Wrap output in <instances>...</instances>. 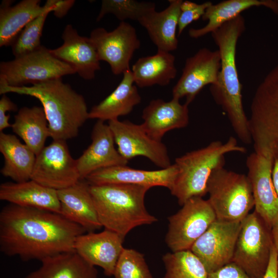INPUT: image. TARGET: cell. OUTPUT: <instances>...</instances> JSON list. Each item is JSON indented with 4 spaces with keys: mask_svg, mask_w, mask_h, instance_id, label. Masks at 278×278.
<instances>
[{
    "mask_svg": "<svg viewBox=\"0 0 278 278\" xmlns=\"http://www.w3.org/2000/svg\"><path fill=\"white\" fill-rule=\"evenodd\" d=\"M264 6L278 15V0H227L210 5L202 17L207 23L200 28H190L189 36L197 39L212 33L224 23L253 7Z\"/></svg>",
    "mask_w": 278,
    "mask_h": 278,
    "instance_id": "obj_28",
    "label": "cell"
},
{
    "mask_svg": "<svg viewBox=\"0 0 278 278\" xmlns=\"http://www.w3.org/2000/svg\"><path fill=\"white\" fill-rule=\"evenodd\" d=\"M124 240L116 233L107 229L99 233L89 232L77 237L74 250L89 263L102 268L106 275L111 276L124 248Z\"/></svg>",
    "mask_w": 278,
    "mask_h": 278,
    "instance_id": "obj_18",
    "label": "cell"
},
{
    "mask_svg": "<svg viewBox=\"0 0 278 278\" xmlns=\"http://www.w3.org/2000/svg\"><path fill=\"white\" fill-rule=\"evenodd\" d=\"M162 260L166 270L163 278H207L205 267L190 250L167 253Z\"/></svg>",
    "mask_w": 278,
    "mask_h": 278,
    "instance_id": "obj_32",
    "label": "cell"
},
{
    "mask_svg": "<svg viewBox=\"0 0 278 278\" xmlns=\"http://www.w3.org/2000/svg\"><path fill=\"white\" fill-rule=\"evenodd\" d=\"M4 1L0 8V47L11 46L23 29L31 21L53 8L50 0L41 6L40 0H23L14 6Z\"/></svg>",
    "mask_w": 278,
    "mask_h": 278,
    "instance_id": "obj_24",
    "label": "cell"
},
{
    "mask_svg": "<svg viewBox=\"0 0 278 278\" xmlns=\"http://www.w3.org/2000/svg\"><path fill=\"white\" fill-rule=\"evenodd\" d=\"M13 132L19 136L37 155L50 137L48 123L42 107H24L14 116Z\"/></svg>",
    "mask_w": 278,
    "mask_h": 278,
    "instance_id": "obj_31",
    "label": "cell"
},
{
    "mask_svg": "<svg viewBox=\"0 0 278 278\" xmlns=\"http://www.w3.org/2000/svg\"><path fill=\"white\" fill-rule=\"evenodd\" d=\"M246 151L245 147L238 145L235 137L231 136L224 143L214 141L176 158L178 174L170 190L171 195L181 206L192 198L203 197L207 194V183L212 172L223 167L224 155L230 152Z\"/></svg>",
    "mask_w": 278,
    "mask_h": 278,
    "instance_id": "obj_5",
    "label": "cell"
},
{
    "mask_svg": "<svg viewBox=\"0 0 278 278\" xmlns=\"http://www.w3.org/2000/svg\"><path fill=\"white\" fill-rule=\"evenodd\" d=\"M212 4L211 2L198 4L189 1H183L180 7L178 36H180L184 29L192 22L202 18L206 9Z\"/></svg>",
    "mask_w": 278,
    "mask_h": 278,
    "instance_id": "obj_36",
    "label": "cell"
},
{
    "mask_svg": "<svg viewBox=\"0 0 278 278\" xmlns=\"http://www.w3.org/2000/svg\"><path fill=\"white\" fill-rule=\"evenodd\" d=\"M0 152L4 158L2 175L15 182L31 180L36 155L13 134L0 132Z\"/></svg>",
    "mask_w": 278,
    "mask_h": 278,
    "instance_id": "obj_27",
    "label": "cell"
},
{
    "mask_svg": "<svg viewBox=\"0 0 278 278\" xmlns=\"http://www.w3.org/2000/svg\"><path fill=\"white\" fill-rule=\"evenodd\" d=\"M241 222L216 220L195 241L190 250L208 273L232 262Z\"/></svg>",
    "mask_w": 278,
    "mask_h": 278,
    "instance_id": "obj_14",
    "label": "cell"
},
{
    "mask_svg": "<svg viewBox=\"0 0 278 278\" xmlns=\"http://www.w3.org/2000/svg\"><path fill=\"white\" fill-rule=\"evenodd\" d=\"M115 89L99 103L92 108L89 119L105 121L118 119L129 114L141 101L131 70L125 72Z\"/></svg>",
    "mask_w": 278,
    "mask_h": 278,
    "instance_id": "obj_26",
    "label": "cell"
},
{
    "mask_svg": "<svg viewBox=\"0 0 278 278\" xmlns=\"http://www.w3.org/2000/svg\"><path fill=\"white\" fill-rule=\"evenodd\" d=\"M17 110L16 105L6 94H3L0 100V132L6 128L11 127V124L9 123L10 115H7V112L16 111Z\"/></svg>",
    "mask_w": 278,
    "mask_h": 278,
    "instance_id": "obj_38",
    "label": "cell"
},
{
    "mask_svg": "<svg viewBox=\"0 0 278 278\" xmlns=\"http://www.w3.org/2000/svg\"><path fill=\"white\" fill-rule=\"evenodd\" d=\"M207 200L219 220L241 222L254 206L247 176L223 167L211 173L207 183Z\"/></svg>",
    "mask_w": 278,
    "mask_h": 278,
    "instance_id": "obj_7",
    "label": "cell"
},
{
    "mask_svg": "<svg viewBox=\"0 0 278 278\" xmlns=\"http://www.w3.org/2000/svg\"><path fill=\"white\" fill-rule=\"evenodd\" d=\"M113 276L114 278H153L144 254L125 248L118 258Z\"/></svg>",
    "mask_w": 278,
    "mask_h": 278,
    "instance_id": "obj_35",
    "label": "cell"
},
{
    "mask_svg": "<svg viewBox=\"0 0 278 278\" xmlns=\"http://www.w3.org/2000/svg\"><path fill=\"white\" fill-rule=\"evenodd\" d=\"M86 230L61 215L10 203L0 212V250L23 260L43 259L74 252Z\"/></svg>",
    "mask_w": 278,
    "mask_h": 278,
    "instance_id": "obj_1",
    "label": "cell"
},
{
    "mask_svg": "<svg viewBox=\"0 0 278 278\" xmlns=\"http://www.w3.org/2000/svg\"><path fill=\"white\" fill-rule=\"evenodd\" d=\"M63 44L50 49L57 58L71 66L82 78L91 80L100 69L97 50L89 38L79 34L71 24L65 26L62 34Z\"/></svg>",
    "mask_w": 278,
    "mask_h": 278,
    "instance_id": "obj_20",
    "label": "cell"
},
{
    "mask_svg": "<svg viewBox=\"0 0 278 278\" xmlns=\"http://www.w3.org/2000/svg\"><path fill=\"white\" fill-rule=\"evenodd\" d=\"M131 72L138 87L167 85L177 74L175 57L169 52L158 50L154 55L138 59L132 65Z\"/></svg>",
    "mask_w": 278,
    "mask_h": 278,
    "instance_id": "obj_29",
    "label": "cell"
},
{
    "mask_svg": "<svg viewBox=\"0 0 278 278\" xmlns=\"http://www.w3.org/2000/svg\"><path fill=\"white\" fill-rule=\"evenodd\" d=\"M273 160L254 152L247 158L255 211L271 229L278 224V195L272 179Z\"/></svg>",
    "mask_w": 278,
    "mask_h": 278,
    "instance_id": "obj_16",
    "label": "cell"
},
{
    "mask_svg": "<svg viewBox=\"0 0 278 278\" xmlns=\"http://www.w3.org/2000/svg\"><path fill=\"white\" fill-rule=\"evenodd\" d=\"M8 93L30 96L41 103L53 140L71 139L89 119V111L83 96L62 78L50 80L31 86H10L0 84V94Z\"/></svg>",
    "mask_w": 278,
    "mask_h": 278,
    "instance_id": "obj_3",
    "label": "cell"
},
{
    "mask_svg": "<svg viewBox=\"0 0 278 278\" xmlns=\"http://www.w3.org/2000/svg\"><path fill=\"white\" fill-rule=\"evenodd\" d=\"M41 266L24 278H98L95 266L75 251L43 259Z\"/></svg>",
    "mask_w": 278,
    "mask_h": 278,
    "instance_id": "obj_30",
    "label": "cell"
},
{
    "mask_svg": "<svg viewBox=\"0 0 278 278\" xmlns=\"http://www.w3.org/2000/svg\"><path fill=\"white\" fill-rule=\"evenodd\" d=\"M207 278H252L243 269L231 262L214 271L208 273Z\"/></svg>",
    "mask_w": 278,
    "mask_h": 278,
    "instance_id": "obj_37",
    "label": "cell"
},
{
    "mask_svg": "<svg viewBox=\"0 0 278 278\" xmlns=\"http://www.w3.org/2000/svg\"><path fill=\"white\" fill-rule=\"evenodd\" d=\"M0 199L21 206L36 208L60 214L57 190L30 180L5 182L0 185Z\"/></svg>",
    "mask_w": 278,
    "mask_h": 278,
    "instance_id": "obj_23",
    "label": "cell"
},
{
    "mask_svg": "<svg viewBox=\"0 0 278 278\" xmlns=\"http://www.w3.org/2000/svg\"><path fill=\"white\" fill-rule=\"evenodd\" d=\"M277 253L274 245H273L270 256V259L268 268L264 278H277Z\"/></svg>",
    "mask_w": 278,
    "mask_h": 278,
    "instance_id": "obj_40",
    "label": "cell"
},
{
    "mask_svg": "<svg viewBox=\"0 0 278 278\" xmlns=\"http://www.w3.org/2000/svg\"><path fill=\"white\" fill-rule=\"evenodd\" d=\"M81 180L68 187L57 190L60 214L92 232L102 227L90 190V184Z\"/></svg>",
    "mask_w": 278,
    "mask_h": 278,
    "instance_id": "obj_22",
    "label": "cell"
},
{
    "mask_svg": "<svg viewBox=\"0 0 278 278\" xmlns=\"http://www.w3.org/2000/svg\"><path fill=\"white\" fill-rule=\"evenodd\" d=\"M76 73L67 63L56 57L41 45L29 53L0 63V84L22 86L62 78Z\"/></svg>",
    "mask_w": 278,
    "mask_h": 278,
    "instance_id": "obj_8",
    "label": "cell"
},
{
    "mask_svg": "<svg viewBox=\"0 0 278 278\" xmlns=\"http://www.w3.org/2000/svg\"><path fill=\"white\" fill-rule=\"evenodd\" d=\"M54 15L61 19L66 15L75 3L74 0H50Z\"/></svg>",
    "mask_w": 278,
    "mask_h": 278,
    "instance_id": "obj_39",
    "label": "cell"
},
{
    "mask_svg": "<svg viewBox=\"0 0 278 278\" xmlns=\"http://www.w3.org/2000/svg\"><path fill=\"white\" fill-rule=\"evenodd\" d=\"M245 28L244 18L240 14L211 33L220 52L221 67L218 82L211 85L210 92L216 102L226 113L238 138L250 144L252 140L249 119L243 107L242 86L236 64V45Z\"/></svg>",
    "mask_w": 278,
    "mask_h": 278,
    "instance_id": "obj_2",
    "label": "cell"
},
{
    "mask_svg": "<svg viewBox=\"0 0 278 278\" xmlns=\"http://www.w3.org/2000/svg\"><path fill=\"white\" fill-rule=\"evenodd\" d=\"M149 189L128 184L90 185L102 227L125 239L134 228L157 222V218L147 211L145 205V196Z\"/></svg>",
    "mask_w": 278,
    "mask_h": 278,
    "instance_id": "obj_4",
    "label": "cell"
},
{
    "mask_svg": "<svg viewBox=\"0 0 278 278\" xmlns=\"http://www.w3.org/2000/svg\"><path fill=\"white\" fill-rule=\"evenodd\" d=\"M53 10V8L46 11L30 22L20 32L11 45L14 57L35 50L42 45L41 37L44 24Z\"/></svg>",
    "mask_w": 278,
    "mask_h": 278,
    "instance_id": "obj_34",
    "label": "cell"
},
{
    "mask_svg": "<svg viewBox=\"0 0 278 278\" xmlns=\"http://www.w3.org/2000/svg\"><path fill=\"white\" fill-rule=\"evenodd\" d=\"M220 67L218 49H200L186 60L182 75L172 89V98L185 97L188 105L205 85L217 83Z\"/></svg>",
    "mask_w": 278,
    "mask_h": 278,
    "instance_id": "obj_15",
    "label": "cell"
},
{
    "mask_svg": "<svg viewBox=\"0 0 278 278\" xmlns=\"http://www.w3.org/2000/svg\"><path fill=\"white\" fill-rule=\"evenodd\" d=\"M178 168L175 164L166 168L157 170L133 169L127 165L109 167L96 170L85 180L90 185L128 184L148 187L163 186L172 188Z\"/></svg>",
    "mask_w": 278,
    "mask_h": 278,
    "instance_id": "obj_17",
    "label": "cell"
},
{
    "mask_svg": "<svg viewBox=\"0 0 278 278\" xmlns=\"http://www.w3.org/2000/svg\"><path fill=\"white\" fill-rule=\"evenodd\" d=\"M248 119L254 152L278 158V64L256 89Z\"/></svg>",
    "mask_w": 278,
    "mask_h": 278,
    "instance_id": "obj_6",
    "label": "cell"
},
{
    "mask_svg": "<svg viewBox=\"0 0 278 278\" xmlns=\"http://www.w3.org/2000/svg\"><path fill=\"white\" fill-rule=\"evenodd\" d=\"M117 150L126 160L137 156L148 158L161 169L171 165L166 146L151 137L142 124L118 119L108 121Z\"/></svg>",
    "mask_w": 278,
    "mask_h": 278,
    "instance_id": "obj_13",
    "label": "cell"
},
{
    "mask_svg": "<svg viewBox=\"0 0 278 278\" xmlns=\"http://www.w3.org/2000/svg\"><path fill=\"white\" fill-rule=\"evenodd\" d=\"M89 38L97 50L99 60L107 62L113 74H123L130 70V61L141 45L132 25L125 21L120 22L110 31L98 27L91 31Z\"/></svg>",
    "mask_w": 278,
    "mask_h": 278,
    "instance_id": "obj_12",
    "label": "cell"
},
{
    "mask_svg": "<svg viewBox=\"0 0 278 278\" xmlns=\"http://www.w3.org/2000/svg\"><path fill=\"white\" fill-rule=\"evenodd\" d=\"M274 245L272 229L254 211L241 221L232 262L252 278H264Z\"/></svg>",
    "mask_w": 278,
    "mask_h": 278,
    "instance_id": "obj_9",
    "label": "cell"
},
{
    "mask_svg": "<svg viewBox=\"0 0 278 278\" xmlns=\"http://www.w3.org/2000/svg\"><path fill=\"white\" fill-rule=\"evenodd\" d=\"M272 179L275 190L278 195V158L273 161Z\"/></svg>",
    "mask_w": 278,
    "mask_h": 278,
    "instance_id": "obj_41",
    "label": "cell"
},
{
    "mask_svg": "<svg viewBox=\"0 0 278 278\" xmlns=\"http://www.w3.org/2000/svg\"><path fill=\"white\" fill-rule=\"evenodd\" d=\"M183 1L169 0L164 10H154L144 16L138 23L144 27L158 50L170 53L177 49V38L180 7Z\"/></svg>",
    "mask_w": 278,
    "mask_h": 278,
    "instance_id": "obj_25",
    "label": "cell"
},
{
    "mask_svg": "<svg viewBox=\"0 0 278 278\" xmlns=\"http://www.w3.org/2000/svg\"><path fill=\"white\" fill-rule=\"evenodd\" d=\"M185 103L172 98L168 101L161 99L151 100L143 110L142 124L153 139L161 141L165 134L171 130L184 128L189 123V111Z\"/></svg>",
    "mask_w": 278,
    "mask_h": 278,
    "instance_id": "obj_21",
    "label": "cell"
},
{
    "mask_svg": "<svg viewBox=\"0 0 278 278\" xmlns=\"http://www.w3.org/2000/svg\"><path fill=\"white\" fill-rule=\"evenodd\" d=\"M92 142L77 159L80 179L85 180L92 172L100 169L127 165L125 160L115 147L113 133L103 121L97 120L91 134Z\"/></svg>",
    "mask_w": 278,
    "mask_h": 278,
    "instance_id": "obj_19",
    "label": "cell"
},
{
    "mask_svg": "<svg viewBox=\"0 0 278 278\" xmlns=\"http://www.w3.org/2000/svg\"><path fill=\"white\" fill-rule=\"evenodd\" d=\"M155 3L151 2H138L135 0H102L101 8L96 18L100 21L110 13L121 22L131 20L139 22L144 16L155 10Z\"/></svg>",
    "mask_w": 278,
    "mask_h": 278,
    "instance_id": "obj_33",
    "label": "cell"
},
{
    "mask_svg": "<svg viewBox=\"0 0 278 278\" xmlns=\"http://www.w3.org/2000/svg\"><path fill=\"white\" fill-rule=\"evenodd\" d=\"M182 208L168 218L165 242L172 252L190 250L195 241L216 220L207 200L193 197Z\"/></svg>",
    "mask_w": 278,
    "mask_h": 278,
    "instance_id": "obj_10",
    "label": "cell"
},
{
    "mask_svg": "<svg viewBox=\"0 0 278 278\" xmlns=\"http://www.w3.org/2000/svg\"><path fill=\"white\" fill-rule=\"evenodd\" d=\"M272 234L274 242V245L277 253V277L278 278V224L272 229Z\"/></svg>",
    "mask_w": 278,
    "mask_h": 278,
    "instance_id": "obj_42",
    "label": "cell"
},
{
    "mask_svg": "<svg viewBox=\"0 0 278 278\" xmlns=\"http://www.w3.org/2000/svg\"><path fill=\"white\" fill-rule=\"evenodd\" d=\"M31 179L56 190L81 180L77 160L72 157L66 141L53 140L36 155Z\"/></svg>",
    "mask_w": 278,
    "mask_h": 278,
    "instance_id": "obj_11",
    "label": "cell"
}]
</instances>
